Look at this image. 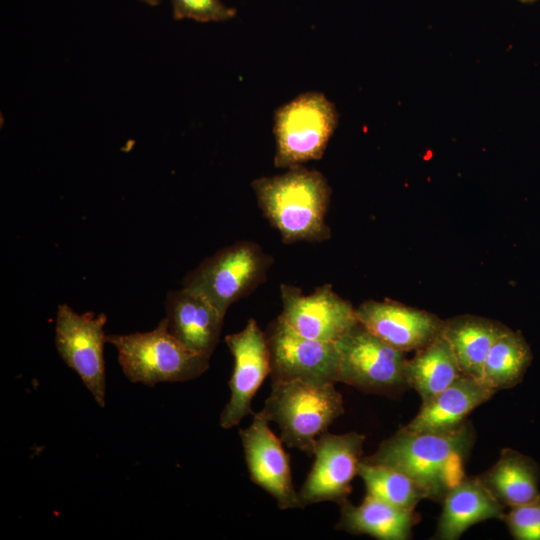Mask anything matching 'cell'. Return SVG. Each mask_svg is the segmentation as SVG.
Segmentation results:
<instances>
[{
	"instance_id": "cell-1",
	"label": "cell",
	"mask_w": 540,
	"mask_h": 540,
	"mask_svg": "<svg viewBox=\"0 0 540 540\" xmlns=\"http://www.w3.org/2000/svg\"><path fill=\"white\" fill-rule=\"evenodd\" d=\"M476 440L470 420L446 431L412 432L402 427L362 460L397 469L415 480L427 499L441 503L465 476Z\"/></svg>"
},
{
	"instance_id": "cell-2",
	"label": "cell",
	"mask_w": 540,
	"mask_h": 540,
	"mask_svg": "<svg viewBox=\"0 0 540 540\" xmlns=\"http://www.w3.org/2000/svg\"><path fill=\"white\" fill-rule=\"evenodd\" d=\"M251 185L260 210L284 243L330 238L326 214L332 190L320 171L299 165L256 178Z\"/></svg>"
},
{
	"instance_id": "cell-3",
	"label": "cell",
	"mask_w": 540,
	"mask_h": 540,
	"mask_svg": "<svg viewBox=\"0 0 540 540\" xmlns=\"http://www.w3.org/2000/svg\"><path fill=\"white\" fill-rule=\"evenodd\" d=\"M262 410L279 425L284 443L313 456L318 437L344 414V404L335 383L293 379L273 381Z\"/></svg>"
},
{
	"instance_id": "cell-4",
	"label": "cell",
	"mask_w": 540,
	"mask_h": 540,
	"mask_svg": "<svg viewBox=\"0 0 540 540\" xmlns=\"http://www.w3.org/2000/svg\"><path fill=\"white\" fill-rule=\"evenodd\" d=\"M106 341L116 348L122 371L133 383L185 382L209 368L211 357L191 350L172 335L165 317L151 331L111 334Z\"/></svg>"
},
{
	"instance_id": "cell-5",
	"label": "cell",
	"mask_w": 540,
	"mask_h": 540,
	"mask_svg": "<svg viewBox=\"0 0 540 540\" xmlns=\"http://www.w3.org/2000/svg\"><path fill=\"white\" fill-rule=\"evenodd\" d=\"M339 121L334 105L320 92H305L276 109L274 165L291 168L324 155Z\"/></svg>"
},
{
	"instance_id": "cell-6",
	"label": "cell",
	"mask_w": 540,
	"mask_h": 540,
	"mask_svg": "<svg viewBox=\"0 0 540 540\" xmlns=\"http://www.w3.org/2000/svg\"><path fill=\"white\" fill-rule=\"evenodd\" d=\"M272 257L253 241H238L204 259L183 279L225 317L229 307L253 292L267 277Z\"/></svg>"
},
{
	"instance_id": "cell-7",
	"label": "cell",
	"mask_w": 540,
	"mask_h": 540,
	"mask_svg": "<svg viewBox=\"0 0 540 540\" xmlns=\"http://www.w3.org/2000/svg\"><path fill=\"white\" fill-rule=\"evenodd\" d=\"M335 344L339 354L338 382L387 396L408 387L405 353L388 345L359 321Z\"/></svg>"
},
{
	"instance_id": "cell-8",
	"label": "cell",
	"mask_w": 540,
	"mask_h": 540,
	"mask_svg": "<svg viewBox=\"0 0 540 540\" xmlns=\"http://www.w3.org/2000/svg\"><path fill=\"white\" fill-rule=\"evenodd\" d=\"M104 313L79 314L67 304L58 305L55 345L63 361L73 369L100 407L105 406L106 374Z\"/></svg>"
},
{
	"instance_id": "cell-9",
	"label": "cell",
	"mask_w": 540,
	"mask_h": 540,
	"mask_svg": "<svg viewBox=\"0 0 540 540\" xmlns=\"http://www.w3.org/2000/svg\"><path fill=\"white\" fill-rule=\"evenodd\" d=\"M366 437L355 431L320 435L314 449V462L298 492L301 508L331 501L348 500L351 483L358 475Z\"/></svg>"
},
{
	"instance_id": "cell-10",
	"label": "cell",
	"mask_w": 540,
	"mask_h": 540,
	"mask_svg": "<svg viewBox=\"0 0 540 540\" xmlns=\"http://www.w3.org/2000/svg\"><path fill=\"white\" fill-rule=\"evenodd\" d=\"M273 381L301 379L338 383L339 354L335 342L300 335L279 316L265 332Z\"/></svg>"
},
{
	"instance_id": "cell-11",
	"label": "cell",
	"mask_w": 540,
	"mask_h": 540,
	"mask_svg": "<svg viewBox=\"0 0 540 540\" xmlns=\"http://www.w3.org/2000/svg\"><path fill=\"white\" fill-rule=\"evenodd\" d=\"M280 295L279 317L307 338L336 342L358 322L356 308L330 284L316 287L308 295L296 286L281 284Z\"/></svg>"
},
{
	"instance_id": "cell-12",
	"label": "cell",
	"mask_w": 540,
	"mask_h": 540,
	"mask_svg": "<svg viewBox=\"0 0 540 540\" xmlns=\"http://www.w3.org/2000/svg\"><path fill=\"white\" fill-rule=\"evenodd\" d=\"M233 356L229 380L230 398L220 415V426L230 429L253 414L252 400L271 371L270 351L265 332L254 318L244 328L225 337Z\"/></svg>"
},
{
	"instance_id": "cell-13",
	"label": "cell",
	"mask_w": 540,
	"mask_h": 540,
	"mask_svg": "<svg viewBox=\"0 0 540 540\" xmlns=\"http://www.w3.org/2000/svg\"><path fill=\"white\" fill-rule=\"evenodd\" d=\"M269 422L263 410L253 412L251 424L239 430L250 479L269 493L280 509L301 508L289 455L270 429Z\"/></svg>"
},
{
	"instance_id": "cell-14",
	"label": "cell",
	"mask_w": 540,
	"mask_h": 540,
	"mask_svg": "<svg viewBox=\"0 0 540 540\" xmlns=\"http://www.w3.org/2000/svg\"><path fill=\"white\" fill-rule=\"evenodd\" d=\"M356 315L373 334L404 353L431 343L444 326V320L433 313L389 299L364 301Z\"/></svg>"
},
{
	"instance_id": "cell-15",
	"label": "cell",
	"mask_w": 540,
	"mask_h": 540,
	"mask_svg": "<svg viewBox=\"0 0 540 540\" xmlns=\"http://www.w3.org/2000/svg\"><path fill=\"white\" fill-rule=\"evenodd\" d=\"M168 330L193 351L212 356L220 339L224 316L203 295L182 286L165 300Z\"/></svg>"
},
{
	"instance_id": "cell-16",
	"label": "cell",
	"mask_w": 540,
	"mask_h": 540,
	"mask_svg": "<svg viewBox=\"0 0 540 540\" xmlns=\"http://www.w3.org/2000/svg\"><path fill=\"white\" fill-rule=\"evenodd\" d=\"M496 392L482 380L462 374L442 392L422 403L417 415L402 428L412 432L451 430Z\"/></svg>"
},
{
	"instance_id": "cell-17",
	"label": "cell",
	"mask_w": 540,
	"mask_h": 540,
	"mask_svg": "<svg viewBox=\"0 0 540 540\" xmlns=\"http://www.w3.org/2000/svg\"><path fill=\"white\" fill-rule=\"evenodd\" d=\"M433 539L457 540L471 526L490 519L502 520L503 506L479 476H465L444 497Z\"/></svg>"
},
{
	"instance_id": "cell-18",
	"label": "cell",
	"mask_w": 540,
	"mask_h": 540,
	"mask_svg": "<svg viewBox=\"0 0 540 540\" xmlns=\"http://www.w3.org/2000/svg\"><path fill=\"white\" fill-rule=\"evenodd\" d=\"M419 520L415 510L401 509L366 494L359 505L349 499L340 505V519L335 528L379 540H409Z\"/></svg>"
},
{
	"instance_id": "cell-19",
	"label": "cell",
	"mask_w": 540,
	"mask_h": 540,
	"mask_svg": "<svg viewBox=\"0 0 540 540\" xmlns=\"http://www.w3.org/2000/svg\"><path fill=\"white\" fill-rule=\"evenodd\" d=\"M508 328L489 318L464 314L444 320L442 335L450 344L461 373L482 380L489 351Z\"/></svg>"
},
{
	"instance_id": "cell-20",
	"label": "cell",
	"mask_w": 540,
	"mask_h": 540,
	"mask_svg": "<svg viewBox=\"0 0 540 540\" xmlns=\"http://www.w3.org/2000/svg\"><path fill=\"white\" fill-rule=\"evenodd\" d=\"M478 476L505 507L523 505L540 497L538 463L512 448H503L496 463Z\"/></svg>"
},
{
	"instance_id": "cell-21",
	"label": "cell",
	"mask_w": 540,
	"mask_h": 540,
	"mask_svg": "<svg viewBox=\"0 0 540 540\" xmlns=\"http://www.w3.org/2000/svg\"><path fill=\"white\" fill-rule=\"evenodd\" d=\"M407 359L405 377L408 387L425 403L446 389L462 375L450 344L439 335Z\"/></svg>"
},
{
	"instance_id": "cell-22",
	"label": "cell",
	"mask_w": 540,
	"mask_h": 540,
	"mask_svg": "<svg viewBox=\"0 0 540 540\" xmlns=\"http://www.w3.org/2000/svg\"><path fill=\"white\" fill-rule=\"evenodd\" d=\"M533 360L531 348L520 331L508 328L492 345L482 381L495 391L518 385Z\"/></svg>"
},
{
	"instance_id": "cell-23",
	"label": "cell",
	"mask_w": 540,
	"mask_h": 540,
	"mask_svg": "<svg viewBox=\"0 0 540 540\" xmlns=\"http://www.w3.org/2000/svg\"><path fill=\"white\" fill-rule=\"evenodd\" d=\"M366 494L405 510H415L427 499L424 489L407 474L385 465L361 460L358 467Z\"/></svg>"
},
{
	"instance_id": "cell-24",
	"label": "cell",
	"mask_w": 540,
	"mask_h": 540,
	"mask_svg": "<svg viewBox=\"0 0 540 540\" xmlns=\"http://www.w3.org/2000/svg\"><path fill=\"white\" fill-rule=\"evenodd\" d=\"M171 5L176 20L225 22L236 15V10L221 0H171Z\"/></svg>"
},
{
	"instance_id": "cell-25",
	"label": "cell",
	"mask_w": 540,
	"mask_h": 540,
	"mask_svg": "<svg viewBox=\"0 0 540 540\" xmlns=\"http://www.w3.org/2000/svg\"><path fill=\"white\" fill-rule=\"evenodd\" d=\"M502 521L516 540H540V497L505 512Z\"/></svg>"
},
{
	"instance_id": "cell-26",
	"label": "cell",
	"mask_w": 540,
	"mask_h": 540,
	"mask_svg": "<svg viewBox=\"0 0 540 540\" xmlns=\"http://www.w3.org/2000/svg\"><path fill=\"white\" fill-rule=\"evenodd\" d=\"M149 6H157L161 0H140Z\"/></svg>"
},
{
	"instance_id": "cell-27",
	"label": "cell",
	"mask_w": 540,
	"mask_h": 540,
	"mask_svg": "<svg viewBox=\"0 0 540 540\" xmlns=\"http://www.w3.org/2000/svg\"><path fill=\"white\" fill-rule=\"evenodd\" d=\"M518 1H520L521 3H525V4H530V3H533V2H535L537 0H518Z\"/></svg>"
}]
</instances>
